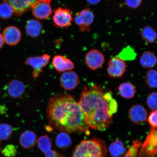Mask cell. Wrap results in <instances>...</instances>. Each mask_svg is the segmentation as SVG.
I'll list each match as a JSON object with an SVG mask.
<instances>
[{
  "label": "cell",
  "instance_id": "1",
  "mask_svg": "<svg viewBox=\"0 0 157 157\" xmlns=\"http://www.w3.org/2000/svg\"><path fill=\"white\" fill-rule=\"evenodd\" d=\"M78 103L88 126L98 131H105L109 127L117 110V102L111 91L96 84L84 86Z\"/></svg>",
  "mask_w": 157,
  "mask_h": 157
},
{
  "label": "cell",
  "instance_id": "2",
  "mask_svg": "<svg viewBox=\"0 0 157 157\" xmlns=\"http://www.w3.org/2000/svg\"><path fill=\"white\" fill-rule=\"evenodd\" d=\"M48 113L52 126L66 132H90L89 127L79 104L72 96H55L48 104Z\"/></svg>",
  "mask_w": 157,
  "mask_h": 157
},
{
  "label": "cell",
  "instance_id": "3",
  "mask_svg": "<svg viewBox=\"0 0 157 157\" xmlns=\"http://www.w3.org/2000/svg\"><path fill=\"white\" fill-rule=\"evenodd\" d=\"M107 151L105 142L95 138L80 142L75 149L72 157H105Z\"/></svg>",
  "mask_w": 157,
  "mask_h": 157
},
{
  "label": "cell",
  "instance_id": "4",
  "mask_svg": "<svg viewBox=\"0 0 157 157\" xmlns=\"http://www.w3.org/2000/svg\"><path fill=\"white\" fill-rule=\"evenodd\" d=\"M156 128H152L139 149L138 157H155L157 152Z\"/></svg>",
  "mask_w": 157,
  "mask_h": 157
},
{
  "label": "cell",
  "instance_id": "5",
  "mask_svg": "<svg viewBox=\"0 0 157 157\" xmlns=\"http://www.w3.org/2000/svg\"><path fill=\"white\" fill-rule=\"evenodd\" d=\"M95 19L93 11L90 8L86 7L76 13L74 21L80 32L84 33L91 30Z\"/></svg>",
  "mask_w": 157,
  "mask_h": 157
},
{
  "label": "cell",
  "instance_id": "6",
  "mask_svg": "<svg viewBox=\"0 0 157 157\" xmlns=\"http://www.w3.org/2000/svg\"><path fill=\"white\" fill-rule=\"evenodd\" d=\"M108 65L107 72L110 77L121 78L126 71V63L124 60L117 56L110 59Z\"/></svg>",
  "mask_w": 157,
  "mask_h": 157
},
{
  "label": "cell",
  "instance_id": "7",
  "mask_svg": "<svg viewBox=\"0 0 157 157\" xmlns=\"http://www.w3.org/2000/svg\"><path fill=\"white\" fill-rule=\"evenodd\" d=\"M52 0H38L31 6L32 13L36 18L48 19L52 14Z\"/></svg>",
  "mask_w": 157,
  "mask_h": 157
},
{
  "label": "cell",
  "instance_id": "8",
  "mask_svg": "<svg viewBox=\"0 0 157 157\" xmlns=\"http://www.w3.org/2000/svg\"><path fill=\"white\" fill-rule=\"evenodd\" d=\"M50 58L49 55L44 54L41 56L30 57L26 59L25 63L32 67L33 75L35 78H37L42 72L43 68L48 65Z\"/></svg>",
  "mask_w": 157,
  "mask_h": 157
},
{
  "label": "cell",
  "instance_id": "9",
  "mask_svg": "<svg viewBox=\"0 0 157 157\" xmlns=\"http://www.w3.org/2000/svg\"><path fill=\"white\" fill-rule=\"evenodd\" d=\"M52 19L54 25L61 28H68L71 25L73 20L70 10L62 7L56 10Z\"/></svg>",
  "mask_w": 157,
  "mask_h": 157
},
{
  "label": "cell",
  "instance_id": "10",
  "mask_svg": "<svg viewBox=\"0 0 157 157\" xmlns=\"http://www.w3.org/2000/svg\"><path fill=\"white\" fill-rule=\"evenodd\" d=\"M85 61L86 65L90 69L95 71L103 65L105 62V56L99 51L92 50L86 54Z\"/></svg>",
  "mask_w": 157,
  "mask_h": 157
},
{
  "label": "cell",
  "instance_id": "11",
  "mask_svg": "<svg viewBox=\"0 0 157 157\" xmlns=\"http://www.w3.org/2000/svg\"><path fill=\"white\" fill-rule=\"evenodd\" d=\"M59 81L61 87L66 91H70L77 87L79 83L80 78L76 72L68 71L62 74Z\"/></svg>",
  "mask_w": 157,
  "mask_h": 157
},
{
  "label": "cell",
  "instance_id": "12",
  "mask_svg": "<svg viewBox=\"0 0 157 157\" xmlns=\"http://www.w3.org/2000/svg\"><path fill=\"white\" fill-rule=\"evenodd\" d=\"M38 0H3L11 6L13 14L17 17L21 16L25 12L29 10L31 6Z\"/></svg>",
  "mask_w": 157,
  "mask_h": 157
},
{
  "label": "cell",
  "instance_id": "13",
  "mask_svg": "<svg viewBox=\"0 0 157 157\" xmlns=\"http://www.w3.org/2000/svg\"><path fill=\"white\" fill-rule=\"evenodd\" d=\"M128 116L133 123L142 124L146 121L148 113L146 109L141 105H133L129 110Z\"/></svg>",
  "mask_w": 157,
  "mask_h": 157
},
{
  "label": "cell",
  "instance_id": "14",
  "mask_svg": "<svg viewBox=\"0 0 157 157\" xmlns=\"http://www.w3.org/2000/svg\"><path fill=\"white\" fill-rule=\"evenodd\" d=\"M2 36L6 44L10 46H15L20 41L21 34L19 29L11 25L5 29Z\"/></svg>",
  "mask_w": 157,
  "mask_h": 157
},
{
  "label": "cell",
  "instance_id": "15",
  "mask_svg": "<svg viewBox=\"0 0 157 157\" xmlns=\"http://www.w3.org/2000/svg\"><path fill=\"white\" fill-rule=\"evenodd\" d=\"M52 65L57 71L59 72H64L71 71L74 68V64L70 59L65 57L57 55L53 59Z\"/></svg>",
  "mask_w": 157,
  "mask_h": 157
},
{
  "label": "cell",
  "instance_id": "16",
  "mask_svg": "<svg viewBox=\"0 0 157 157\" xmlns=\"http://www.w3.org/2000/svg\"><path fill=\"white\" fill-rule=\"evenodd\" d=\"M7 91L10 97L15 99L19 98L25 93L24 84L20 80H13L8 85Z\"/></svg>",
  "mask_w": 157,
  "mask_h": 157
},
{
  "label": "cell",
  "instance_id": "17",
  "mask_svg": "<svg viewBox=\"0 0 157 157\" xmlns=\"http://www.w3.org/2000/svg\"><path fill=\"white\" fill-rule=\"evenodd\" d=\"M37 136L33 131H26L23 132L20 137L19 143L23 148L29 149L34 147L37 143Z\"/></svg>",
  "mask_w": 157,
  "mask_h": 157
},
{
  "label": "cell",
  "instance_id": "18",
  "mask_svg": "<svg viewBox=\"0 0 157 157\" xmlns=\"http://www.w3.org/2000/svg\"><path fill=\"white\" fill-rule=\"evenodd\" d=\"M25 28L27 34L31 38H35L40 35L43 26L40 21L33 19L27 21Z\"/></svg>",
  "mask_w": 157,
  "mask_h": 157
},
{
  "label": "cell",
  "instance_id": "19",
  "mask_svg": "<svg viewBox=\"0 0 157 157\" xmlns=\"http://www.w3.org/2000/svg\"><path fill=\"white\" fill-rule=\"evenodd\" d=\"M118 90L120 95L125 99H130L134 97L136 94L135 86L129 82H124L119 86Z\"/></svg>",
  "mask_w": 157,
  "mask_h": 157
},
{
  "label": "cell",
  "instance_id": "20",
  "mask_svg": "<svg viewBox=\"0 0 157 157\" xmlns=\"http://www.w3.org/2000/svg\"><path fill=\"white\" fill-rule=\"evenodd\" d=\"M157 60L156 55L150 51H146L141 56L140 63L142 67L145 68L154 67L157 64Z\"/></svg>",
  "mask_w": 157,
  "mask_h": 157
},
{
  "label": "cell",
  "instance_id": "21",
  "mask_svg": "<svg viewBox=\"0 0 157 157\" xmlns=\"http://www.w3.org/2000/svg\"><path fill=\"white\" fill-rule=\"evenodd\" d=\"M141 37L145 42L149 44H153L156 42L157 38L156 31L150 25L145 26L141 29Z\"/></svg>",
  "mask_w": 157,
  "mask_h": 157
},
{
  "label": "cell",
  "instance_id": "22",
  "mask_svg": "<svg viewBox=\"0 0 157 157\" xmlns=\"http://www.w3.org/2000/svg\"><path fill=\"white\" fill-rule=\"evenodd\" d=\"M109 150L112 156L121 157L125 154L127 148L121 141L117 140L110 144Z\"/></svg>",
  "mask_w": 157,
  "mask_h": 157
},
{
  "label": "cell",
  "instance_id": "23",
  "mask_svg": "<svg viewBox=\"0 0 157 157\" xmlns=\"http://www.w3.org/2000/svg\"><path fill=\"white\" fill-rule=\"evenodd\" d=\"M72 143L71 137L66 132L62 131L59 133L56 139V146L60 149L68 148Z\"/></svg>",
  "mask_w": 157,
  "mask_h": 157
},
{
  "label": "cell",
  "instance_id": "24",
  "mask_svg": "<svg viewBox=\"0 0 157 157\" xmlns=\"http://www.w3.org/2000/svg\"><path fill=\"white\" fill-rule=\"evenodd\" d=\"M145 81L147 85L151 88H156L157 86V72L155 70H150L146 72Z\"/></svg>",
  "mask_w": 157,
  "mask_h": 157
},
{
  "label": "cell",
  "instance_id": "25",
  "mask_svg": "<svg viewBox=\"0 0 157 157\" xmlns=\"http://www.w3.org/2000/svg\"><path fill=\"white\" fill-rule=\"evenodd\" d=\"M13 14L12 8L6 2L0 4V17L3 19L10 18Z\"/></svg>",
  "mask_w": 157,
  "mask_h": 157
},
{
  "label": "cell",
  "instance_id": "26",
  "mask_svg": "<svg viewBox=\"0 0 157 157\" xmlns=\"http://www.w3.org/2000/svg\"><path fill=\"white\" fill-rule=\"evenodd\" d=\"M13 132L12 127L5 123L0 124V140H6L11 136Z\"/></svg>",
  "mask_w": 157,
  "mask_h": 157
},
{
  "label": "cell",
  "instance_id": "27",
  "mask_svg": "<svg viewBox=\"0 0 157 157\" xmlns=\"http://www.w3.org/2000/svg\"><path fill=\"white\" fill-rule=\"evenodd\" d=\"M142 144V142L138 140L133 141L132 144L129 147L128 151L122 157H138L139 148Z\"/></svg>",
  "mask_w": 157,
  "mask_h": 157
},
{
  "label": "cell",
  "instance_id": "28",
  "mask_svg": "<svg viewBox=\"0 0 157 157\" xmlns=\"http://www.w3.org/2000/svg\"><path fill=\"white\" fill-rule=\"evenodd\" d=\"M37 143L38 148L44 153L52 148V142L47 135H44L39 137Z\"/></svg>",
  "mask_w": 157,
  "mask_h": 157
},
{
  "label": "cell",
  "instance_id": "29",
  "mask_svg": "<svg viewBox=\"0 0 157 157\" xmlns=\"http://www.w3.org/2000/svg\"><path fill=\"white\" fill-rule=\"evenodd\" d=\"M134 49L130 46H127L117 56L123 60H133L136 57Z\"/></svg>",
  "mask_w": 157,
  "mask_h": 157
},
{
  "label": "cell",
  "instance_id": "30",
  "mask_svg": "<svg viewBox=\"0 0 157 157\" xmlns=\"http://www.w3.org/2000/svg\"><path fill=\"white\" fill-rule=\"evenodd\" d=\"M157 97L156 92H154L149 94L147 98V105L152 111L157 110Z\"/></svg>",
  "mask_w": 157,
  "mask_h": 157
},
{
  "label": "cell",
  "instance_id": "31",
  "mask_svg": "<svg viewBox=\"0 0 157 157\" xmlns=\"http://www.w3.org/2000/svg\"><path fill=\"white\" fill-rule=\"evenodd\" d=\"M2 154L6 157H13L17 154V150L14 145H7L2 151Z\"/></svg>",
  "mask_w": 157,
  "mask_h": 157
},
{
  "label": "cell",
  "instance_id": "32",
  "mask_svg": "<svg viewBox=\"0 0 157 157\" xmlns=\"http://www.w3.org/2000/svg\"><path fill=\"white\" fill-rule=\"evenodd\" d=\"M143 0H124L125 5L129 8L136 9L140 6Z\"/></svg>",
  "mask_w": 157,
  "mask_h": 157
},
{
  "label": "cell",
  "instance_id": "33",
  "mask_svg": "<svg viewBox=\"0 0 157 157\" xmlns=\"http://www.w3.org/2000/svg\"><path fill=\"white\" fill-rule=\"evenodd\" d=\"M157 110L152 111L149 115L147 121L148 122L153 128H157Z\"/></svg>",
  "mask_w": 157,
  "mask_h": 157
},
{
  "label": "cell",
  "instance_id": "34",
  "mask_svg": "<svg viewBox=\"0 0 157 157\" xmlns=\"http://www.w3.org/2000/svg\"><path fill=\"white\" fill-rule=\"evenodd\" d=\"M44 153L46 157H63L57 152L52 150V148L49 149Z\"/></svg>",
  "mask_w": 157,
  "mask_h": 157
},
{
  "label": "cell",
  "instance_id": "35",
  "mask_svg": "<svg viewBox=\"0 0 157 157\" xmlns=\"http://www.w3.org/2000/svg\"><path fill=\"white\" fill-rule=\"evenodd\" d=\"M89 4L91 5H97L101 2V0H86Z\"/></svg>",
  "mask_w": 157,
  "mask_h": 157
},
{
  "label": "cell",
  "instance_id": "36",
  "mask_svg": "<svg viewBox=\"0 0 157 157\" xmlns=\"http://www.w3.org/2000/svg\"><path fill=\"white\" fill-rule=\"evenodd\" d=\"M4 43L2 35L0 34V49L2 48Z\"/></svg>",
  "mask_w": 157,
  "mask_h": 157
},
{
  "label": "cell",
  "instance_id": "37",
  "mask_svg": "<svg viewBox=\"0 0 157 157\" xmlns=\"http://www.w3.org/2000/svg\"><path fill=\"white\" fill-rule=\"evenodd\" d=\"M0 29H1V25H0Z\"/></svg>",
  "mask_w": 157,
  "mask_h": 157
}]
</instances>
